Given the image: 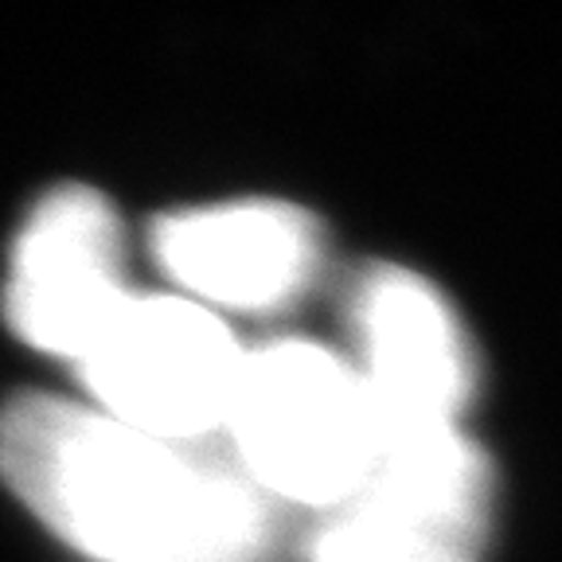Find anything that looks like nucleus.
I'll use <instances>...</instances> for the list:
<instances>
[{"mask_svg": "<svg viewBox=\"0 0 562 562\" xmlns=\"http://www.w3.org/2000/svg\"><path fill=\"white\" fill-rule=\"evenodd\" d=\"M160 270L203 308L273 313L313 290L325 238L308 211L281 200L188 207L153 227Z\"/></svg>", "mask_w": 562, "mask_h": 562, "instance_id": "nucleus-7", "label": "nucleus"}, {"mask_svg": "<svg viewBox=\"0 0 562 562\" xmlns=\"http://www.w3.org/2000/svg\"><path fill=\"white\" fill-rule=\"evenodd\" d=\"M0 476L90 562H278L281 508L220 441L149 438L24 395L0 411Z\"/></svg>", "mask_w": 562, "mask_h": 562, "instance_id": "nucleus-1", "label": "nucleus"}, {"mask_svg": "<svg viewBox=\"0 0 562 562\" xmlns=\"http://www.w3.org/2000/svg\"><path fill=\"white\" fill-rule=\"evenodd\" d=\"M492 465L461 430L383 438L371 476L321 512L305 562H481Z\"/></svg>", "mask_w": 562, "mask_h": 562, "instance_id": "nucleus-4", "label": "nucleus"}, {"mask_svg": "<svg viewBox=\"0 0 562 562\" xmlns=\"http://www.w3.org/2000/svg\"><path fill=\"white\" fill-rule=\"evenodd\" d=\"M223 441L278 508L321 516L371 476L383 426L351 360L313 340H273L246 351Z\"/></svg>", "mask_w": 562, "mask_h": 562, "instance_id": "nucleus-2", "label": "nucleus"}, {"mask_svg": "<svg viewBox=\"0 0 562 562\" xmlns=\"http://www.w3.org/2000/svg\"><path fill=\"white\" fill-rule=\"evenodd\" d=\"M356 375L379 414L383 438L461 430L476 363L469 336L441 297L403 266H371L348 305Z\"/></svg>", "mask_w": 562, "mask_h": 562, "instance_id": "nucleus-5", "label": "nucleus"}, {"mask_svg": "<svg viewBox=\"0 0 562 562\" xmlns=\"http://www.w3.org/2000/svg\"><path fill=\"white\" fill-rule=\"evenodd\" d=\"M133 297L114 207L94 188H55L12 246L4 316L32 348L79 363Z\"/></svg>", "mask_w": 562, "mask_h": 562, "instance_id": "nucleus-6", "label": "nucleus"}, {"mask_svg": "<svg viewBox=\"0 0 562 562\" xmlns=\"http://www.w3.org/2000/svg\"><path fill=\"white\" fill-rule=\"evenodd\" d=\"M243 363L246 348L220 313L133 293L75 368L94 411L149 438L207 446L223 438Z\"/></svg>", "mask_w": 562, "mask_h": 562, "instance_id": "nucleus-3", "label": "nucleus"}]
</instances>
